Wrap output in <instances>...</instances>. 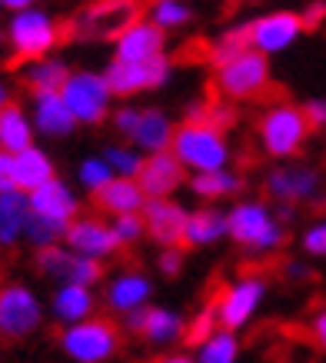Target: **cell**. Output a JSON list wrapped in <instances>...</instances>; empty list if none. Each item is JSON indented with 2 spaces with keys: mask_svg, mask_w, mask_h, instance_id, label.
Wrapping results in <instances>:
<instances>
[{
  "mask_svg": "<svg viewBox=\"0 0 326 363\" xmlns=\"http://www.w3.org/2000/svg\"><path fill=\"white\" fill-rule=\"evenodd\" d=\"M174 157L184 167H193L200 174H213V170H223L227 164V140H223V130L213 127L210 121L196 117V113H186V121L174 130Z\"/></svg>",
  "mask_w": 326,
  "mask_h": 363,
  "instance_id": "6da1fadb",
  "label": "cell"
},
{
  "mask_svg": "<svg viewBox=\"0 0 326 363\" xmlns=\"http://www.w3.org/2000/svg\"><path fill=\"white\" fill-rule=\"evenodd\" d=\"M210 90L227 100H263L270 94H283V87L270 84V67L260 50H247L237 60L217 67Z\"/></svg>",
  "mask_w": 326,
  "mask_h": 363,
  "instance_id": "7a4b0ae2",
  "label": "cell"
},
{
  "mask_svg": "<svg viewBox=\"0 0 326 363\" xmlns=\"http://www.w3.org/2000/svg\"><path fill=\"white\" fill-rule=\"evenodd\" d=\"M143 0H94L87 11L70 23L67 37H87V40H120L127 30L140 23Z\"/></svg>",
  "mask_w": 326,
  "mask_h": 363,
  "instance_id": "3957f363",
  "label": "cell"
},
{
  "mask_svg": "<svg viewBox=\"0 0 326 363\" xmlns=\"http://www.w3.org/2000/svg\"><path fill=\"white\" fill-rule=\"evenodd\" d=\"M60 347L74 363H107L120 350V327L107 317H90L60 333Z\"/></svg>",
  "mask_w": 326,
  "mask_h": 363,
  "instance_id": "277c9868",
  "label": "cell"
},
{
  "mask_svg": "<svg viewBox=\"0 0 326 363\" xmlns=\"http://www.w3.org/2000/svg\"><path fill=\"white\" fill-rule=\"evenodd\" d=\"M257 133H260L263 150L270 157H293L303 147L306 133H310V123L303 117V107H296V104H276V107H270L260 117Z\"/></svg>",
  "mask_w": 326,
  "mask_h": 363,
  "instance_id": "5b68a950",
  "label": "cell"
},
{
  "mask_svg": "<svg viewBox=\"0 0 326 363\" xmlns=\"http://www.w3.org/2000/svg\"><path fill=\"white\" fill-rule=\"evenodd\" d=\"M263 294H266V280L257 274H243L237 284L220 286L213 294V303H217V317H220V330L237 333L240 327H247L250 317L260 307Z\"/></svg>",
  "mask_w": 326,
  "mask_h": 363,
  "instance_id": "8992f818",
  "label": "cell"
},
{
  "mask_svg": "<svg viewBox=\"0 0 326 363\" xmlns=\"http://www.w3.org/2000/svg\"><path fill=\"white\" fill-rule=\"evenodd\" d=\"M60 37H67V30H60L47 13H40V11L17 13L13 23H11L13 60H44L47 50L57 47Z\"/></svg>",
  "mask_w": 326,
  "mask_h": 363,
  "instance_id": "52a82bcc",
  "label": "cell"
},
{
  "mask_svg": "<svg viewBox=\"0 0 326 363\" xmlns=\"http://www.w3.org/2000/svg\"><path fill=\"white\" fill-rule=\"evenodd\" d=\"M44 320L40 300L33 297L27 286L7 284L0 286V337L4 340H23L30 337Z\"/></svg>",
  "mask_w": 326,
  "mask_h": 363,
  "instance_id": "ba28073f",
  "label": "cell"
},
{
  "mask_svg": "<svg viewBox=\"0 0 326 363\" xmlns=\"http://www.w3.org/2000/svg\"><path fill=\"white\" fill-rule=\"evenodd\" d=\"M227 233L240 247H250V250H273L286 240V233L273 223V217L260 203H240L227 217Z\"/></svg>",
  "mask_w": 326,
  "mask_h": 363,
  "instance_id": "9c48e42d",
  "label": "cell"
},
{
  "mask_svg": "<svg viewBox=\"0 0 326 363\" xmlns=\"http://www.w3.org/2000/svg\"><path fill=\"white\" fill-rule=\"evenodd\" d=\"M67 111L74 113V121L80 123H100L107 117L110 107V87L107 80L97 74H70L67 87L60 90Z\"/></svg>",
  "mask_w": 326,
  "mask_h": 363,
  "instance_id": "30bf717a",
  "label": "cell"
},
{
  "mask_svg": "<svg viewBox=\"0 0 326 363\" xmlns=\"http://www.w3.org/2000/svg\"><path fill=\"white\" fill-rule=\"evenodd\" d=\"M37 267H40L44 277H54L60 284H77V286H94L103 277L100 260L77 257L74 250H64V247H44L37 253Z\"/></svg>",
  "mask_w": 326,
  "mask_h": 363,
  "instance_id": "8fae6325",
  "label": "cell"
},
{
  "mask_svg": "<svg viewBox=\"0 0 326 363\" xmlns=\"http://www.w3.org/2000/svg\"><path fill=\"white\" fill-rule=\"evenodd\" d=\"M167 77H170V60H167V57H157V60H147V64L113 60L103 80H107L110 94H117V97H133V94H140V90L160 87Z\"/></svg>",
  "mask_w": 326,
  "mask_h": 363,
  "instance_id": "7c38bea8",
  "label": "cell"
},
{
  "mask_svg": "<svg viewBox=\"0 0 326 363\" xmlns=\"http://www.w3.org/2000/svg\"><path fill=\"white\" fill-rule=\"evenodd\" d=\"M140 217H143L147 237H153L163 250H167V247H180V250H184V233H186L190 213H186L180 203H174V200H147V207H143Z\"/></svg>",
  "mask_w": 326,
  "mask_h": 363,
  "instance_id": "4fadbf2b",
  "label": "cell"
},
{
  "mask_svg": "<svg viewBox=\"0 0 326 363\" xmlns=\"http://www.w3.org/2000/svg\"><path fill=\"white\" fill-rule=\"evenodd\" d=\"M67 247L77 253V257H90V260H100V257H110L117 253L123 243L113 233V227L97 217H84V220H74L67 227Z\"/></svg>",
  "mask_w": 326,
  "mask_h": 363,
  "instance_id": "5bb4252c",
  "label": "cell"
},
{
  "mask_svg": "<svg viewBox=\"0 0 326 363\" xmlns=\"http://www.w3.org/2000/svg\"><path fill=\"white\" fill-rule=\"evenodd\" d=\"M184 320L176 317L174 310H163V307H140L127 313V330L143 337L153 347H167V343L184 340Z\"/></svg>",
  "mask_w": 326,
  "mask_h": 363,
  "instance_id": "9a60e30c",
  "label": "cell"
},
{
  "mask_svg": "<svg viewBox=\"0 0 326 363\" xmlns=\"http://www.w3.org/2000/svg\"><path fill=\"white\" fill-rule=\"evenodd\" d=\"M303 30V21H300V13H266L260 21L250 23V44L253 50H260L263 57L266 54H276L283 50L286 44H293L296 37Z\"/></svg>",
  "mask_w": 326,
  "mask_h": 363,
  "instance_id": "2e32d148",
  "label": "cell"
},
{
  "mask_svg": "<svg viewBox=\"0 0 326 363\" xmlns=\"http://www.w3.org/2000/svg\"><path fill=\"white\" fill-rule=\"evenodd\" d=\"M140 190L147 194L150 200H167V194H174L180 184H184L186 177H184V164L176 160L174 154H150L147 160H143L140 167Z\"/></svg>",
  "mask_w": 326,
  "mask_h": 363,
  "instance_id": "e0dca14e",
  "label": "cell"
},
{
  "mask_svg": "<svg viewBox=\"0 0 326 363\" xmlns=\"http://www.w3.org/2000/svg\"><path fill=\"white\" fill-rule=\"evenodd\" d=\"M27 200H30V213L33 217H40V220L70 227L74 217H77V200L60 180H50V184H44L40 190L27 194Z\"/></svg>",
  "mask_w": 326,
  "mask_h": 363,
  "instance_id": "ac0fdd59",
  "label": "cell"
},
{
  "mask_svg": "<svg viewBox=\"0 0 326 363\" xmlns=\"http://www.w3.org/2000/svg\"><path fill=\"white\" fill-rule=\"evenodd\" d=\"M94 203H97V210H103V213L127 217V213H143L147 194L140 190V184H137L133 177H113L100 194H94Z\"/></svg>",
  "mask_w": 326,
  "mask_h": 363,
  "instance_id": "d6986e66",
  "label": "cell"
},
{
  "mask_svg": "<svg viewBox=\"0 0 326 363\" xmlns=\"http://www.w3.org/2000/svg\"><path fill=\"white\" fill-rule=\"evenodd\" d=\"M163 57V30L157 23H137L133 30H127L117 40V60H127V64H147V60H157Z\"/></svg>",
  "mask_w": 326,
  "mask_h": 363,
  "instance_id": "ffe728a7",
  "label": "cell"
},
{
  "mask_svg": "<svg viewBox=\"0 0 326 363\" xmlns=\"http://www.w3.org/2000/svg\"><path fill=\"white\" fill-rule=\"evenodd\" d=\"M147 300H150V280L140 270H127L107 286V307L117 313H133L147 307Z\"/></svg>",
  "mask_w": 326,
  "mask_h": 363,
  "instance_id": "44dd1931",
  "label": "cell"
},
{
  "mask_svg": "<svg viewBox=\"0 0 326 363\" xmlns=\"http://www.w3.org/2000/svg\"><path fill=\"white\" fill-rule=\"evenodd\" d=\"M320 187L313 170H276V174L266 177V194H273L283 203H296L303 197H313V190Z\"/></svg>",
  "mask_w": 326,
  "mask_h": 363,
  "instance_id": "7402d4cb",
  "label": "cell"
},
{
  "mask_svg": "<svg viewBox=\"0 0 326 363\" xmlns=\"http://www.w3.org/2000/svg\"><path fill=\"white\" fill-rule=\"evenodd\" d=\"M54 317L60 323H67V327L94 317V294H90V286H77V284L60 286L54 294Z\"/></svg>",
  "mask_w": 326,
  "mask_h": 363,
  "instance_id": "603a6c76",
  "label": "cell"
},
{
  "mask_svg": "<svg viewBox=\"0 0 326 363\" xmlns=\"http://www.w3.org/2000/svg\"><path fill=\"white\" fill-rule=\"evenodd\" d=\"M13 177H17V190L21 194H33V190H40L44 184L54 180V164L47 160V154L30 147V150L13 157Z\"/></svg>",
  "mask_w": 326,
  "mask_h": 363,
  "instance_id": "cb8c5ba5",
  "label": "cell"
},
{
  "mask_svg": "<svg viewBox=\"0 0 326 363\" xmlns=\"http://www.w3.org/2000/svg\"><path fill=\"white\" fill-rule=\"evenodd\" d=\"M33 127L27 121V113L17 107V104H7L0 111V150H7L11 157L23 154L33 147Z\"/></svg>",
  "mask_w": 326,
  "mask_h": 363,
  "instance_id": "d4e9b609",
  "label": "cell"
},
{
  "mask_svg": "<svg viewBox=\"0 0 326 363\" xmlns=\"http://www.w3.org/2000/svg\"><path fill=\"white\" fill-rule=\"evenodd\" d=\"M27 220H30V200L21 190L0 194V243L11 247L21 233H27Z\"/></svg>",
  "mask_w": 326,
  "mask_h": 363,
  "instance_id": "484cf974",
  "label": "cell"
},
{
  "mask_svg": "<svg viewBox=\"0 0 326 363\" xmlns=\"http://www.w3.org/2000/svg\"><path fill=\"white\" fill-rule=\"evenodd\" d=\"M74 113L67 111V104L60 94H44L37 97V130L50 133V137H64L74 130Z\"/></svg>",
  "mask_w": 326,
  "mask_h": 363,
  "instance_id": "4316f807",
  "label": "cell"
},
{
  "mask_svg": "<svg viewBox=\"0 0 326 363\" xmlns=\"http://www.w3.org/2000/svg\"><path fill=\"white\" fill-rule=\"evenodd\" d=\"M133 140L140 143L143 150H150V154H163L174 143V123L167 121V113H160V111H143Z\"/></svg>",
  "mask_w": 326,
  "mask_h": 363,
  "instance_id": "83f0119b",
  "label": "cell"
},
{
  "mask_svg": "<svg viewBox=\"0 0 326 363\" xmlns=\"http://www.w3.org/2000/svg\"><path fill=\"white\" fill-rule=\"evenodd\" d=\"M223 233H227V220L220 217L217 210H196L193 217L186 220L184 250H190V247H207V243L220 240Z\"/></svg>",
  "mask_w": 326,
  "mask_h": 363,
  "instance_id": "f1b7e54d",
  "label": "cell"
},
{
  "mask_svg": "<svg viewBox=\"0 0 326 363\" xmlns=\"http://www.w3.org/2000/svg\"><path fill=\"white\" fill-rule=\"evenodd\" d=\"M67 74L64 64H57V60H37V64L27 70V87L33 90V97H44V94H60L67 87Z\"/></svg>",
  "mask_w": 326,
  "mask_h": 363,
  "instance_id": "f546056e",
  "label": "cell"
},
{
  "mask_svg": "<svg viewBox=\"0 0 326 363\" xmlns=\"http://www.w3.org/2000/svg\"><path fill=\"white\" fill-rule=\"evenodd\" d=\"M247 50H253L250 44V23H243V27H233V30H227L220 40H213V54H210V64L213 67H223L230 64V60H237V57H243Z\"/></svg>",
  "mask_w": 326,
  "mask_h": 363,
  "instance_id": "4dcf8cb0",
  "label": "cell"
},
{
  "mask_svg": "<svg viewBox=\"0 0 326 363\" xmlns=\"http://www.w3.org/2000/svg\"><path fill=\"white\" fill-rule=\"evenodd\" d=\"M213 333H220V317H217V303H213V297H210L207 303L200 307V313H193V320L184 327V343L200 350Z\"/></svg>",
  "mask_w": 326,
  "mask_h": 363,
  "instance_id": "1f68e13d",
  "label": "cell"
},
{
  "mask_svg": "<svg viewBox=\"0 0 326 363\" xmlns=\"http://www.w3.org/2000/svg\"><path fill=\"white\" fill-rule=\"evenodd\" d=\"M237 357H240V340H237V333H227V330L213 333L196 350V363H237Z\"/></svg>",
  "mask_w": 326,
  "mask_h": 363,
  "instance_id": "d6a6232c",
  "label": "cell"
},
{
  "mask_svg": "<svg viewBox=\"0 0 326 363\" xmlns=\"http://www.w3.org/2000/svg\"><path fill=\"white\" fill-rule=\"evenodd\" d=\"M190 187H193L196 197L203 200H220L227 197V194H233V190L240 187V177L227 174V170H213V174H200L190 180Z\"/></svg>",
  "mask_w": 326,
  "mask_h": 363,
  "instance_id": "836d02e7",
  "label": "cell"
},
{
  "mask_svg": "<svg viewBox=\"0 0 326 363\" xmlns=\"http://www.w3.org/2000/svg\"><path fill=\"white\" fill-rule=\"evenodd\" d=\"M27 237H30V240L44 250V247H57V240H60V237H67V227H64V223L40 220V217H33V213H30V220H27Z\"/></svg>",
  "mask_w": 326,
  "mask_h": 363,
  "instance_id": "e575fe53",
  "label": "cell"
},
{
  "mask_svg": "<svg viewBox=\"0 0 326 363\" xmlns=\"http://www.w3.org/2000/svg\"><path fill=\"white\" fill-rule=\"evenodd\" d=\"M80 180H84V187L90 194H100L113 180V170L107 167V160H87V164L80 167Z\"/></svg>",
  "mask_w": 326,
  "mask_h": 363,
  "instance_id": "d590c367",
  "label": "cell"
},
{
  "mask_svg": "<svg viewBox=\"0 0 326 363\" xmlns=\"http://www.w3.org/2000/svg\"><path fill=\"white\" fill-rule=\"evenodd\" d=\"M153 17H157V27H180V23L190 21V7H184L180 0H157V11H153Z\"/></svg>",
  "mask_w": 326,
  "mask_h": 363,
  "instance_id": "8d00e7d4",
  "label": "cell"
},
{
  "mask_svg": "<svg viewBox=\"0 0 326 363\" xmlns=\"http://www.w3.org/2000/svg\"><path fill=\"white\" fill-rule=\"evenodd\" d=\"M107 167H117L120 177H137L140 174L143 160L137 154H130V150H123V147H110L107 150Z\"/></svg>",
  "mask_w": 326,
  "mask_h": 363,
  "instance_id": "74e56055",
  "label": "cell"
},
{
  "mask_svg": "<svg viewBox=\"0 0 326 363\" xmlns=\"http://www.w3.org/2000/svg\"><path fill=\"white\" fill-rule=\"evenodd\" d=\"M113 233L120 237V243L140 240V233H147V230H143V217H140V213H127V217H117V220H113Z\"/></svg>",
  "mask_w": 326,
  "mask_h": 363,
  "instance_id": "f35d334b",
  "label": "cell"
},
{
  "mask_svg": "<svg viewBox=\"0 0 326 363\" xmlns=\"http://www.w3.org/2000/svg\"><path fill=\"white\" fill-rule=\"evenodd\" d=\"M180 270H184V250H180V247H167V250L160 253V274L176 277Z\"/></svg>",
  "mask_w": 326,
  "mask_h": 363,
  "instance_id": "ab89813d",
  "label": "cell"
},
{
  "mask_svg": "<svg viewBox=\"0 0 326 363\" xmlns=\"http://www.w3.org/2000/svg\"><path fill=\"white\" fill-rule=\"evenodd\" d=\"M17 190V177H13V157L0 150V194H13Z\"/></svg>",
  "mask_w": 326,
  "mask_h": 363,
  "instance_id": "60d3db41",
  "label": "cell"
},
{
  "mask_svg": "<svg viewBox=\"0 0 326 363\" xmlns=\"http://www.w3.org/2000/svg\"><path fill=\"white\" fill-rule=\"evenodd\" d=\"M117 130L127 133V137H137V127H140V111H130V107H123V111H117Z\"/></svg>",
  "mask_w": 326,
  "mask_h": 363,
  "instance_id": "b9f144b4",
  "label": "cell"
},
{
  "mask_svg": "<svg viewBox=\"0 0 326 363\" xmlns=\"http://www.w3.org/2000/svg\"><path fill=\"white\" fill-rule=\"evenodd\" d=\"M300 21H303V30H316V27L326 21V0H316V4H310V7L300 13Z\"/></svg>",
  "mask_w": 326,
  "mask_h": 363,
  "instance_id": "7bdbcfd3",
  "label": "cell"
},
{
  "mask_svg": "<svg viewBox=\"0 0 326 363\" xmlns=\"http://www.w3.org/2000/svg\"><path fill=\"white\" fill-rule=\"evenodd\" d=\"M303 117H306V123H310V130H320L326 123V100H310V104H303Z\"/></svg>",
  "mask_w": 326,
  "mask_h": 363,
  "instance_id": "ee69618b",
  "label": "cell"
},
{
  "mask_svg": "<svg viewBox=\"0 0 326 363\" xmlns=\"http://www.w3.org/2000/svg\"><path fill=\"white\" fill-rule=\"evenodd\" d=\"M303 247H306V253H326V223L323 227H313V230L306 233Z\"/></svg>",
  "mask_w": 326,
  "mask_h": 363,
  "instance_id": "f6af8a7d",
  "label": "cell"
},
{
  "mask_svg": "<svg viewBox=\"0 0 326 363\" xmlns=\"http://www.w3.org/2000/svg\"><path fill=\"white\" fill-rule=\"evenodd\" d=\"M310 333H313L316 347L326 353V310H320V313L313 317V323H310Z\"/></svg>",
  "mask_w": 326,
  "mask_h": 363,
  "instance_id": "bcb514c9",
  "label": "cell"
},
{
  "mask_svg": "<svg viewBox=\"0 0 326 363\" xmlns=\"http://www.w3.org/2000/svg\"><path fill=\"white\" fill-rule=\"evenodd\" d=\"M30 4L33 0H0V7H11V11H17V13H23Z\"/></svg>",
  "mask_w": 326,
  "mask_h": 363,
  "instance_id": "7dc6e473",
  "label": "cell"
},
{
  "mask_svg": "<svg viewBox=\"0 0 326 363\" xmlns=\"http://www.w3.org/2000/svg\"><path fill=\"white\" fill-rule=\"evenodd\" d=\"M157 363H196V360H190L184 353H174V357H163V360H157Z\"/></svg>",
  "mask_w": 326,
  "mask_h": 363,
  "instance_id": "c3c4849f",
  "label": "cell"
},
{
  "mask_svg": "<svg viewBox=\"0 0 326 363\" xmlns=\"http://www.w3.org/2000/svg\"><path fill=\"white\" fill-rule=\"evenodd\" d=\"M7 104H11V97H7V87H4V84H0V111H4V107H7Z\"/></svg>",
  "mask_w": 326,
  "mask_h": 363,
  "instance_id": "681fc988",
  "label": "cell"
}]
</instances>
